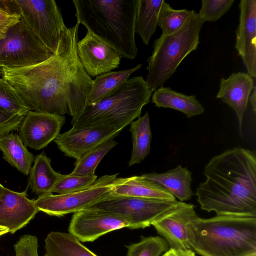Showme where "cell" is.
<instances>
[{
	"instance_id": "cell-32",
	"label": "cell",
	"mask_w": 256,
	"mask_h": 256,
	"mask_svg": "<svg viewBox=\"0 0 256 256\" xmlns=\"http://www.w3.org/2000/svg\"><path fill=\"white\" fill-rule=\"evenodd\" d=\"M97 178L95 174L86 176L71 173L62 174L52 190V194L56 192L58 194H64L79 191L90 186Z\"/></svg>"
},
{
	"instance_id": "cell-3",
	"label": "cell",
	"mask_w": 256,
	"mask_h": 256,
	"mask_svg": "<svg viewBox=\"0 0 256 256\" xmlns=\"http://www.w3.org/2000/svg\"><path fill=\"white\" fill-rule=\"evenodd\" d=\"M139 0H74L77 22L87 31L116 50L122 58L134 60L138 50L135 22Z\"/></svg>"
},
{
	"instance_id": "cell-7",
	"label": "cell",
	"mask_w": 256,
	"mask_h": 256,
	"mask_svg": "<svg viewBox=\"0 0 256 256\" xmlns=\"http://www.w3.org/2000/svg\"><path fill=\"white\" fill-rule=\"evenodd\" d=\"M53 53L20 16L0 40V68H18L41 63Z\"/></svg>"
},
{
	"instance_id": "cell-34",
	"label": "cell",
	"mask_w": 256,
	"mask_h": 256,
	"mask_svg": "<svg viewBox=\"0 0 256 256\" xmlns=\"http://www.w3.org/2000/svg\"><path fill=\"white\" fill-rule=\"evenodd\" d=\"M38 238L27 234L22 236L14 245L15 256H38Z\"/></svg>"
},
{
	"instance_id": "cell-33",
	"label": "cell",
	"mask_w": 256,
	"mask_h": 256,
	"mask_svg": "<svg viewBox=\"0 0 256 256\" xmlns=\"http://www.w3.org/2000/svg\"><path fill=\"white\" fill-rule=\"evenodd\" d=\"M234 2V0H202L198 15L204 22H216L229 10Z\"/></svg>"
},
{
	"instance_id": "cell-28",
	"label": "cell",
	"mask_w": 256,
	"mask_h": 256,
	"mask_svg": "<svg viewBox=\"0 0 256 256\" xmlns=\"http://www.w3.org/2000/svg\"><path fill=\"white\" fill-rule=\"evenodd\" d=\"M118 144L114 140L104 142L76 160L74 168L71 172L77 175H92L103 158Z\"/></svg>"
},
{
	"instance_id": "cell-25",
	"label": "cell",
	"mask_w": 256,
	"mask_h": 256,
	"mask_svg": "<svg viewBox=\"0 0 256 256\" xmlns=\"http://www.w3.org/2000/svg\"><path fill=\"white\" fill-rule=\"evenodd\" d=\"M142 64L128 70L110 72L96 76L89 91L86 106L100 101L126 82L130 76L142 67Z\"/></svg>"
},
{
	"instance_id": "cell-23",
	"label": "cell",
	"mask_w": 256,
	"mask_h": 256,
	"mask_svg": "<svg viewBox=\"0 0 256 256\" xmlns=\"http://www.w3.org/2000/svg\"><path fill=\"white\" fill-rule=\"evenodd\" d=\"M28 186L39 196L52 194L62 174L52 168L51 160L44 152L36 156L29 172Z\"/></svg>"
},
{
	"instance_id": "cell-38",
	"label": "cell",
	"mask_w": 256,
	"mask_h": 256,
	"mask_svg": "<svg viewBox=\"0 0 256 256\" xmlns=\"http://www.w3.org/2000/svg\"><path fill=\"white\" fill-rule=\"evenodd\" d=\"M162 256H196L192 250H182L170 248Z\"/></svg>"
},
{
	"instance_id": "cell-26",
	"label": "cell",
	"mask_w": 256,
	"mask_h": 256,
	"mask_svg": "<svg viewBox=\"0 0 256 256\" xmlns=\"http://www.w3.org/2000/svg\"><path fill=\"white\" fill-rule=\"evenodd\" d=\"M164 0H139L135 22V32L148 45L158 26L159 12Z\"/></svg>"
},
{
	"instance_id": "cell-21",
	"label": "cell",
	"mask_w": 256,
	"mask_h": 256,
	"mask_svg": "<svg viewBox=\"0 0 256 256\" xmlns=\"http://www.w3.org/2000/svg\"><path fill=\"white\" fill-rule=\"evenodd\" d=\"M152 102L158 108H170L180 111L188 118L202 114L204 106L194 95L187 96L163 86L152 94Z\"/></svg>"
},
{
	"instance_id": "cell-6",
	"label": "cell",
	"mask_w": 256,
	"mask_h": 256,
	"mask_svg": "<svg viewBox=\"0 0 256 256\" xmlns=\"http://www.w3.org/2000/svg\"><path fill=\"white\" fill-rule=\"evenodd\" d=\"M204 24L194 10L184 24L170 34L161 36L154 42L148 58V74L146 81L154 92L163 86L184 59L197 49Z\"/></svg>"
},
{
	"instance_id": "cell-37",
	"label": "cell",
	"mask_w": 256,
	"mask_h": 256,
	"mask_svg": "<svg viewBox=\"0 0 256 256\" xmlns=\"http://www.w3.org/2000/svg\"><path fill=\"white\" fill-rule=\"evenodd\" d=\"M0 8L8 13L21 16L20 8L16 0H0Z\"/></svg>"
},
{
	"instance_id": "cell-24",
	"label": "cell",
	"mask_w": 256,
	"mask_h": 256,
	"mask_svg": "<svg viewBox=\"0 0 256 256\" xmlns=\"http://www.w3.org/2000/svg\"><path fill=\"white\" fill-rule=\"evenodd\" d=\"M44 243V256H98L69 233L52 232Z\"/></svg>"
},
{
	"instance_id": "cell-5",
	"label": "cell",
	"mask_w": 256,
	"mask_h": 256,
	"mask_svg": "<svg viewBox=\"0 0 256 256\" xmlns=\"http://www.w3.org/2000/svg\"><path fill=\"white\" fill-rule=\"evenodd\" d=\"M153 91L142 76H134L72 118V128L111 126L124 128L139 118Z\"/></svg>"
},
{
	"instance_id": "cell-4",
	"label": "cell",
	"mask_w": 256,
	"mask_h": 256,
	"mask_svg": "<svg viewBox=\"0 0 256 256\" xmlns=\"http://www.w3.org/2000/svg\"><path fill=\"white\" fill-rule=\"evenodd\" d=\"M192 250L202 256L256 254V217L216 215L193 222Z\"/></svg>"
},
{
	"instance_id": "cell-18",
	"label": "cell",
	"mask_w": 256,
	"mask_h": 256,
	"mask_svg": "<svg viewBox=\"0 0 256 256\" xmlns=\"http://www.w3.org/2000/svg\"><path fill=\"white\" fill-rule=\"evenodd\" d=\"M254 79L244 72L232 73L227 78L220 80V88L216 96L232 108L238 118L239 132L242 136L244 114L247 108L250 96L255 86Z\"/></svg>"
},
{
	"instance_id": "cell-22",
	"label": "cell",
	"mask_w": 256,
	"mask_h": 256,
	"mask_svg": "<svg viewBox=\"0 0 256 256\" xmlns=\"http://www.w3.org/2000/svg\"><path fill=\"white\" fill-rule=\"evenodd\" d=\"M0 151L3 158L12 166L28 175L34 156L27 148L18 134L13 132L0 136Z\"/></svg>"
},
{
	"instance_id": "cell-39",
	"label": "cell",
	"mask_w": 256,
	"mask_h": 256,
	"mask_svg": "<svg viewBox=\"0 0 256 256\" xmlns=\"http://www.w3.org/2000/svg\"><path fill=\"white\" fill-rule=\"evenodd\" d=\"M250 105L252 106V110L256 114V86L254 88L250 96L249 100Z\"/></svg>"
},
{
	"instance_id": "cell-14",
	"label": "cell",
	"mask_w": 256,
	"mask_h": 256,
	"mask_svg": "<svg viewBox=\"0 0 256 256\" xmlns=\"http://www.w3.org/2000/svg\"><path fill=\"white\" fill-rule=\"evenodd\" d=\"M66 117L57 114L29 110L19 128V136L26 146L42 149L57 138Z\"/></svg>"
},
{
	"instance_id": "cell-15",
	"label": "cell",
	"mask_w": 256,
	"mask_h": 256,
	"mask_svg": "<svg viewBox=\"0 0 256 256\" xmlns=\"http://www.w3.org/2000/svg\"><path fill=\"white\" fill-rule=\"evenodd\" d=\"M77 51L82 65L90 76H96L116 69L122 58L116 50L88 31L78 41Z\"/></svg>"
},
{
	"instance_id": "cell-10",
	"label": "cell",
	"mask_w": 256,
	"mask_h": 256,
	"mask_svg": "<svg viewBox=\"0 0 256 256\" xmlns=\"http://www.w3.org/2000/svg\"><path fill=\"white\" fill-rule=\"evenodd\" d=\"M21 16L46 47L54 54L62 32L67 28L54 0H16Z\"/></svg>"
},
{
	"instance_id": "cell-12",
	"label": "cell",
	"mask_w": 256,
	"mask_h": 256,
	"mask_svg": "<svg viewBox=\"0 0 256 256\" xmlns=\"http://www.w3.org/2000/svg\"><path fill=\"white\" fill-rule=\"evenodd\" d=\"M124 129L111 126L72 128L54 140L65 156L78 160L104 142L113 140Z\"/></svg>"
},
{
	"instance_id": "cell-40",
	"label": "cell",
	"mask_w": 256,
	"mask_h": 256,
	"mask_svg": "<svg viewBox=\"0 0 256 256\" xmlns=\"http://www.w3.org/2000/svg\"><path fill=\"white\" fill-rule=\"evenodd\" d=\"M8 232H9V230L7 228L0 226V236Z\"/></svg>"
},
{
	"instance_id": "cell-2",
	"label": "cell",
	"mask_w": 256,
	"mask_h": 256,
	"mask_svg": "<svg viewBox=\"0 0 256 256\" xmlns=\"http://www.w3.org/2000/svg\"><path fill=\"white\" fill-rule=\"evenodd\" d=\"M2 78L14 88L30 110L68 114L82 86L80 70L68 54L56 52L36 65L2 68Z\"/></svg>"
},
{
	"instance_id": "cell-9",
	"label": "cell",
	"mask_w": 256,
	"mask_h": 256,
	"mask_svg": "<svg viewBox=\"0 0 256 256\" xmlns=\"http://www.w3.org/2000/svg\"><path fill=\"white\" fill-rule=\"evenodd\" d=\"M178 202L110 196L90 208L114 214L128 224V228L138 229L150 226L155 220L176 206Z\"/></svg>"
},
{
	"instance_id": "cell-13",
	"label": "cell",
	"mask_w": 256,
	"mask_h": 256,
	"mask_svg": "<svg viewBox=\"0 0 256 256\" xmlns=\"http://www.w3.org/2000/svg\"><path fill=\"white\" fill-rule=\"evenodd\" d=\"M122 218L92 208L74 213L69 224L68 233L80 242H92L112 231L128 228Z\"/></svg>"
},
{
	"instance_id": "cell-42",
	"label": "cell",
	"mask_w": 256,
	"mask_h": 256,
	"mask_svg": "<svg viewBox=\"0 0 256 256\" xmlns=\"http://www.w3.org/2000/svg\"><path fill=\"white\" fill-rule=\"evenodd\" d=\"M3 72L2 68H0V76H2Z\"/></svg>"
},
{
	"instance_id": "cell-36",
	"label": "cell",
	"mask_w": 256,
	"mask_h": 256,
	"mask_svg": "<svg viewBox=\"0 0 256 256\" xmlns=\"http://www.w3.org/2000/svg\"><path fill=\"white\" fill-rule=\"evenodd\" d=\"M20 16L8 13L0 8V40L4 38L9 28L16 24Z\"/></svg>"
},
{
	"instance_id": "cell-31",
	"label": "cell",
	"mask_w": 256,
	"mask_h": 256,
	"mask_svg": "<svg viewBox=\"0 0 256 256\" xmlns=\"http://www.w3.org/2000/svg\"><path fill=\"white\" fill-rule=\"evenodd\" d=\"M0 110L22 115L30 110L14 88L4 78H0Z\"/></svg>"
},
{
	"instance_id": "cell-20",
	"label": "cell",
	"mask_w": 256,
	"mask_h": 256,
	"mask_svg": "<svg viewBox=\"0 0 256 256\" xmlns=\"http://www.w3.org/2000/svg\"><path fill=\"white\" fill-rule=\"evenodd\" d=\"M142 176L160 186L180 202L190 200L194 194L190 187L192 172L180 165L164 173L151 172Z\"/></svg>"
},
{
	"instance_id": "cell-16",
	"label": "cell",
	"mask_w": 256,
	"mask_h": 256,
	"mask_svg": "<svg viewBox=\"0 0 256 256\" xmlns=\"http://www.w3.org/2000/svg\"><path fill=\"white\" fill-rule=\"evenodd\" d=\"M235 48L248 74L256 76V0H241Z\"/></svg>"
},
{
	"instance_id": "cell-11",
	"label": "cell",
	"mask_w": 256,
	"mask_h": 256,
	"mask_svg": "<svg viewBox=\"0 0 256 256\" xmlns=\"http://www.w3.org/2000/svg\"><path fill=\"white\" fill-rule=\"evenodd\" d=\"M192 204L178 202L152 225L170 248L192 250L193 222L198 217Z\"/></svg>"
},
{
	"instance_id": "cell-19",
	"label": "cell",
	"mask_w": 256,
	"mask_h": 256,
	"mask_svg": "<svg viewBox=\"0 0 256 256\" xmlns=\"http://www.w3.org/2000/svg\"><path fill=\"white\" fill-rule=\"evenodd\" d=\"M110 196L158 199L170 202L177 200L168 191L142 176L118 178Z\"/></svg>"
},
{
	"instance_id": "cell-17",
	"label": "cell",
	"mask_w": 256,
	"mask_h": 256,
	"mask_svg": "<svg viewBox=\"0 0 256 256\" xmlns=\"http://www.w3.org/2000/svg\"><path fill=\"white\" fill-rule=\"evenodd\" d=\"M38 212L34 200L27 197L26 192H16L4 186L0 195V226L14 234L25 226Z\"/></svg>"
},
{
	"instance_id": "cell-43",
	"label": "cell",
	"mask_w": 256,
	"mask_h": 256,
	"mask_svg": "<svg viewBox=\"0 0 256 256\" xmlns=\"http://www.w3.org/2000/svg\"><path fill=\"white\" fill-rule=\"evenodd\" d=\"M256 256V254L252 255V256Z\"/></svg>"
},
{
	"instance_id": "cell-29",
	"label": "cell",
	"mask_w": 256,
	"mask_h": 256,
	"mask_svg": "<svg viewBox=\"0 0 256 256\" xmlns=\"http://www.w3.org/2000/svg\"><path fill=\"white\" fill-rule=\"evenodd\" d=\"M194 10H174L163 0L158 18V26L162 34H170L180 28L192 14Z\"/></svg>"
},
{
	"instance_id": "cell-1",
	"label": "cell",
	"mask_w": 256,
	"mask_h": 256,
	"mask_svg": "<svg viewBox=\"0 0 256 256\" xmlns=\"http://www.w3.org/2000/svg\"><path fill=\"white\" fill-rule=\"evenodd\" d=\"M195 195L202 210L216 215L256 217V156L242 147L227 150L205 166Z\"/></svg>"
},
{
	"instance_id": "cell-30",
	"label": "cell",
	"mask_w": 256,
	"mask_h": 256,
	"mask_svg": "<svg viewBox=\"0 0 256 256\" xmlns=\"http://www.w3.org/2000/svg\"><path fill=\"white\" fill-rule=\"evenodd\" d=\"M126 247V256H160L170 248L166 241L160 236H142L138 242Z\"/></svg>"
},
{
	"instance_id": "cell-8",
	"label": "cell",
	"mask_w": 256,
	"mask_h": 256,
	"mask_svg": "<svg viewBox=\"0 0 256 256\" xmlns=\"http://www.w3.org/2000/svg\"><path fill=\"white\" fill-rule=\"evenodd\" d=\"M118 175L102 176L89 187L76 192L40 195L34 200L35 206L38 211L56 216L88 208L110 196Z\"/></svg>"
},
{
	"instance_id": "cell-27",
	"label": "cell",
	"mask_w": 256,
	"mask_h": 256,
	"mask_svg": "<svg viewBox=\"0 0 256 256\" xmlns=\"http://www.w3.org/2000/svg\"><path fill=\"white\" fill-rule=\"evenodd\" d=\"M132 150L128 166L140 163L149 154L152 133L148 112L130 124Z\"/></svg>"
},
{
	"instance_id": "cell-41",
	"label": "cell",
	"mask_w": 256,
	"mask_h": 256,
	"mask_svg": "<svg viewBox=\"0 0 256 256\" xmlns=\"http://www.w3.org/2000/svg\"><path fill=\"white\" fill-rule=\"evenodd\" d=\"M4 188V186L0 184V195L1 194L2 192V190H3Z\"/></svg>"
},
{
	"instance_id": "cell-35",
	"label": "cell",
	"mask_w": 256,
	"mask_h": 256,
	"mask_svg": "<svg viewBox=\"0 0 256 256\" xmlns=\"http://www.w3.org/2000/svg\"><path fill=\"white\" fill-rule=\"evenodd\" d=\"M24 116L0 110V136L18 129Z\"/></svg>"
}]
</instances>
